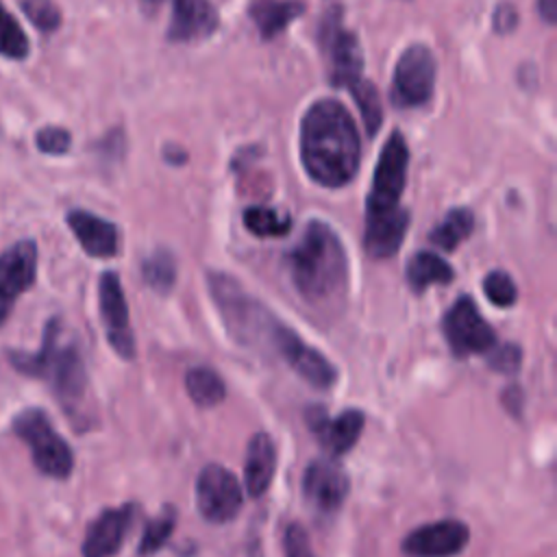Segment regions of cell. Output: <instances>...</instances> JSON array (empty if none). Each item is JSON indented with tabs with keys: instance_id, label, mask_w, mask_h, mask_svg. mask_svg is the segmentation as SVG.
I'll return each mask as SVG.
<instances>
[{
	"instance_id": "cell-1",
	"label": "cell",
	"mask_w": 557,
	"mask_h": 557,
	"mask_svg": "<svg viewBox=\"0 0 557 557\" xmlns=\"http://www.w3.org/2000/svg\"><path fill=\"white\" fill-rule=\"evenodd\" d=\"M359 131L339 100H315L300 122V161L322 187H344L359 170Z\"/></svg>"
},
{
	"instance_id": "cell-2",
	"label": "cell",
	"mask_w": 557,
	"mask_h": 557,
	"mask_svg": "<svg viewBox=\"0 0 557 557\" xmlns=\"http://www.w3.org/2000/svg\"><path fill=\"white\" fill-rule=\"evenodd\" d=\"M207 283L226 331L239 344L263 355H274L292 370L309 352L311 346L283 320H278L263 302L244 292L233 276L209 272Z\"/></svg>"
},
{
	"instance_id": "cell-3",
	"label": "cell",
	"mask_w": 557,
	"mask_h": 557,
	"mask_svg": "<svg viewBox=\"0 0 557 557\" xmlns=\"http://www.w3.org/2000/svg\"><path fill=\"white\" fill-rule=\"evenodd\" d=\"M285 261L292 285L307 305L318 309L342 305L348 287V259L329 224L311 220Z\"/></svg>"
},
{
	"instance_id": "cell-4",
	"label": "cell",
	"mask_w": 557,
	"mask_h": 557,
	"mask_svg": "<svg viewBox=\"0 0 557 557\" xmlns=\"http://www.w3.org/2000/svg\"><path fill=\"white\" fill-rule=\"evenodd\" d=\"M11 366L24 376L46 381L74 424H87V370L83 352L76 339L65 337L63 326L57 318L44 326V339L39 350L9 352Z\"/></svg>"
},
{
	"instance_id": "cell-5",
	"label": "cell",
	"mask_w": 557,
	"mask_h": 557,
	"mask_svg": "<svg viewBox=\"0 0 557 557\" xmlns=\"http://www.w3.org/2000/svg\"><path fill=\"white\" fill-rule=\"evenodd\" d=\"M13 433L28 446L30 459L41 474L52 479H67L72 474L74 453L41 409H22L13 418Z\"/></svg>"
},
{
	"instance_id": "cell-6",
	"label": "cell",
	"mask_w": 557,
	"mask_h": 557,
	"mask_svg": "<svg viewBox=\"0 0 557 557\" xmlns=\"http://www.w3.org/2000/svg\"><path fill=\"white\" fill-rule=\"evenodd\" d=\"M435 59L424 44H411L396 61L392 76V102L403 109L422 107L431 100L435 87Z\"/></svg>"
},
{
	"instance_id": "cell-7",
	"label": "cell",
	"mask_w": 557,
	"mask_h": 557,
	"mask_svg": "<svg viewBox=\"0 0 557 557\" xmlns=\"http://www.w3.org/2000/svg\"><path fill=\"white\" fill-rule=\"evenodd\" d=\"M442 331L455 357L487 355L496 346V333L485 322L470 296H459L444 313Z\"/></svg>"
},
{
	"instance_id": "cell-8",
	"label": "cell",
	"mask_w": 557,
	"mask_h": 557,
	"mask_svg": "<svg viewBox=\"0 0 557 557\" xmlns=\"http://www.w3.org/2000/svg\"><path fill=\"white\" fill-rule=\"evenodd\" d=\"M407 168H409L407 141L400 133H392L374 168L372 187L366 200V213H381L398 207V200L407 183Z\"/></svg>"
},
{
	"instance_id": "cell-9",
	"label": "cell",
	"mask_w": 557,
	"mask_h": 557,
	"mask_svg": "<svg viewBox=\"0 0 557 557\" xmlns=\"http://www.w3.org/2000/svg\"><path fill=\"white\" fill-rule=\"evenodd\" d=\"M320 48L326 61L329 81L335 87H350L361 78L363 54L357 37L346 30L339 22V11H331L324 15L320 28Z\"/></svg>"
},
{
	"instance_id": "cell-10",
	"label": "cell",
	"mask_w": 557,
	"mask_h": 557,
	"mask_svg": "<svg viewBox=\"0 0 557 557\" xmlns=\"http://www.w3.org/2000/svg\"><path fill=\"white\" fill-rule=\"evenodd\" d=\"M244 503L239 481L220 463H209L196 481V505L205 520L222 524L233 520Z\"/></svg>"
},
{
	"instance_id": "cell-11",
	"label": "cell",
	"mask_w": 557,
	"mask_h": 557,
	"mask_svg": "<svg viewBox=\"0 0 557 557\" xmlns=\"http://www.w3.org/2000/svg\"><path fill=\"white\" fill-rule=\"evenodd\" d=\"M98 302H100V318L107 333L111 348L122 359L135 357V337L128 318V305L122 292L120 276L115 272H104L98 283Z\"/></svg>"
},
{
	"instance_id": "cell-12",
	"label": "cell",
	"mask_w": 557,
	"mask_h": 557,
	"mask_svg": "<svg viewBox=\"0 0 557 557\" xmlns=\"http://www.w3.org/2000/svg\"><path fill=\"white\" fill-rule=\"evenodd\" d=\"M37 276V244L20 239L0 252V326L9 318L17 298L35 283Z\"/></svg>"
},
{
	"instance_id": "cell-13",
	"label": "cell",
	"mask_w": 557,
	"mask_h": 557,
	"mask_svg": "<svg viewBox=\"0 0 557 557\" xmlns=\"http://www.w3.org/2000/svg\"><path fill=\"white\" fill-rule=\"evenodd\" d=\"M470 540V529L453 518L413 529L400 544L407 557H455Z\"/></svg>"
},
{
	"instance_id": "cell-14",
	"label": "cell",
	"mask_w": 557,
	"mask_h": 557,
	"mask_svg": "<svg viewBox=\"0 0 557 557\" xmlns=\"http://www.w3.org/2000/svg\"><path fill=\"white\" fill-rule=\"evenodd\" d=\"M350 490L348 474L331 459H315L307 466L302 476L305 500L320 513H335Z\"/></svg>"
},
{
	"instance_id": "cell-15",
	"label": "cell",
	"mask_w": 557,
	"mask_h": 557,
	"mask_svg": "<svg viewBox=\"0 0 557 557\" xmlns=\"http://www.w3.org/2000/svg\"><path fill=\"white\" fill-rule=\"evenodd\" d=\"M307 424L318 435L324 450L333 457H339L357 444L366 424V416L359 409H344L339 416L329 418L322 407H309Z\"/></svg>"
},
{
	"instance_id": "cell-16",
	"label": "cell",
	"mask_w": 557,
	"mask_h": 557,
	"mask_svg": "<svg viewBox=\"0 0 557 557\" xmlns=\"http://www.w3.org/2000/svg\"><path fill=\"white\" fill-rule=\"evenodd\" d=\"M135 518V505L126 503L120 507L104 509L89 527L83 540V557H113Z\"/></svg>"
},
{
	"instance_id": "cell-17",
	"label": "cell",
	"mask_w": 557,
	"mask_h": 557,
	"mask_svg": "<svg viewBox=\"0 0 557 557\" xmlns=\"http://www.w3.org/2000/svg\"><path fill=\"white\" fill-rule=\"evenodd\" d=\"M409 226V213L403 207L366 213L363 248L372 259H389L398 252Z\"/></svg>"
},
{
	"instance_id": "cell-18",
	"label": "cell",
	"mask_w": 557,
	"mask_h": 557,
	"mask_svg": "<svg viewBox=\"0 0 557 557\" xmlns=\"http://www.w3.org/2000/svg\"><path fill=\"white\" fill-rule=\"evenodd\" d=\"M67 226L72 228L74 237L78 239L81 248L89 257L98 259H109L117 255L120 248V233L117 226L100 215H94L83 209H72L67 213Z\"/></svg>"
},
{
	"instance_id": "cell-19",
	"label": "cell",
	"mask_w": 557,
	"mask_h": 557,
	"mask_svg": "<svg viewBox=\"0 0 557 557\" xmlns=\"http://www.w3.org/2000/svg\"><path fill=\"white\" fill-rule=\"evenodd\" d=\"M218 11L209 0H174L168 24L170 41H196L213 35Z\"/></svg>"
},
{
	"instance_id": "cell-20",
	"label": "cell",
	"mask_w": 557,
	"mask_h": 557,
	"mask_svg": "<svg viewBox=\"0 0 557 557\" xmlns=\"http://www.w3.org/2000/svg\"><path fill=\"white\" fill-rule=\"evenodd\" d=\"M276 470V446L272 437L263 431L255 433L246 446L244 463V485L248 496L259 498L268 492Z\"/></svg>"
},
{
	"instance_id": "cell-21",
	"label": "cell",
	"mask_w": 557,
	"mask_h": 557,
	"mask_svg": "<svg viewBox=\"0 0 557 557\" xmlns=\"http://www.w3.org/2000/svg\"><path fill=\"white\" fill-rule=\"evenodd\" d=\"M302 11L305 4L300 0H252L248 7V15L263 39L276 37Z\"/></svg>"
},
{
	"instance_id": "cell-22",
	"label": "cell",
	"mask_w": 557,
	"mask_h": 557,
	"mask_svg": "<svg viewBox=\"0 0 557 557\" xmlns=\"http://www.w3.org/2000/svg\"><path fill=\"white\" fill-rule=\"evenodd\" d=\"M407 283L416 294H422L429 285H448L455 278L453 268L440 255L420 250L407 261Z\"/></svg>"
},
{
	"instance_id": "cell-23",
	"label": "cell",
	"mask_w": 557,
	"mask_h": 557,
	"mask_svg": "<svg viewBox=\"0 0 557 557\" xmlns=\"http://www.w3.org/2000/svg\"><path fill=\"white\" fill-rule=\"evenodd\" d=\"M474 228V215L470 209H450L444 220L429 233V242L442 250H455Z\"/></svg>"
},
{
	"instance_id": "cell-24",
	"label": "cell",
	"mask_w": 557,
	"mask_h": 557,
	"mask_svg": "<svg viewBox=\"0 0 557 557\" xmlns=\"http://www.w3.org/2000/svg\"><path fill=\"white\" fill-rule=\"evenodd\" d=\"M185 389L198 407H213V405L222 403L226 396V387H224V381L220 379V374L205 366L187 370Z\"/></svg>"
},
{
	"instance_id": "cell-25",
	"label": "cell",
	"mask_w": 557,
	"mask_h": 557,
	"mask_svg": "<svg viewBox=\"0 0 557 557\" xmlns=\"http://www.w3.org/2000/svg\"><path fill=\"white\" fill-rule=\"evenodd\" d=\"M244 224L257 237H278L292 228L289 215L270 207H248L244 211Z\"/></svg>"
},
{
	"instance_id": "cell-26",
	"label": "cell",
	"mask_w": 557,
	"mask_h": 557,
	"mask_svg": "<svg viewBox=\"0 0 557 557\" xmlns=\"http://www.w3.org/2000/svg\"><path fill=\"white\" fill-rule=\"evenodd\" d=\"M348 89L352 91V98L359 107V113L363 117V126H366L368 135L374 137L381 126V120H383V107H381V96H379L376 87L370 81L359 78Z\"/></svg>"
},
{
	"instance_id": "cell-27",
	"label": "cell",
	"mask_w": 557,
	"mask_h": 557,
	"mask_svg": "<svg viewBox=\"0 0 557 557\" xmlns=\"http://www.w3.org/2000/svg\"><path fill=\"white\" fill-rule=\"evenodd\" d=\"M141 274L146 278V283L154 289V292H170L174 281H176V261L172 257V252L168 250H154L141 265Z\"/></svg>"
},
{
	"instance_id": "cell-28",
	"label": "cell",
	"mask_w": 557,
	"mask_h": 557,
	"mask_svg": "<svg viewBox=\"0 0 557 557\" xmlns=\"http://www.w3.org/2000/svg\"><path fill=\"white\" fill-rule=\"evenodd\" d=\"M174 527H176V511L172 507H165L157 518H152L144 527V535L139 540V555L148 557V555L161 550V546L172 535Z\"/></svg>"
},
{
	"instance_id": "cell-29",
	"label": "cell",
	"mask_w": 557,
	"mask_h": 557,
	"mask_svg": "<svg viewBox=\"0 0 557 557\" xmlns=\"http://www.w3.org/2000/svg\"><path fill=\"white\" fill-rule=\"evenodd\" d=\"M0 54L7 59H24L28 54V37L20 22L0 4Z\"/></svg>"
},
{
	"instance_id": "cell-30",
	"label": "cell",
	"mask_w": 557,
	"mask_h": 557,
	"mask_svg": "<svg viewBox=\"0 0 557 557\" xmlns=\"http://www.w3.org/2000/svg\"><path fill=\"white\" fill-rule=\"evenodd\" d=\"M483 292L490 298V302L496 307H511L518 300L516 283L503 270H494L483 278Z\"/></svg>"
},
{
	"instance_id": "cell-31",
	"label": "cell",
	"mask_w": 557,
	"mask_h": 557,
	"mask_svg": "<svg viewBox=\"0 0 557 557\" xmlns=\"http://www.w3.org/2000/svg\"><path fill=\"white\" fill-rule=\"evenodd\" d=\"M22 11L44 33H52L61 24V11L52 0H22Z\"/></svg>"
},
{
	"instance_id": "cell-32",
	"label": "cell",
	"mask_w": 557,
	"mask_h": 557,
	"mask_svg": "<svg viewBox=\"0 0 557 557\" xmlns=\"http://www.w3.org/2000/svg\"><path fill=\"white\" fill-rule=\"evenodd\" d=\"M35 144L46 154H65L72 146V135L61 126H44L37 131Z\"/></svg>"
},
{
	"instance_id": "cell-33",
	"label": "cell",
	"mask_w": 557,
	"mask_h": 557,
	"mask_svg": "<svg viewBox=\"0 0 557 557\" xmlns=\"http://www.w3.org/2000/svg\"><path fill=\"white\" fill-rule=\"evenodd\" d=\"M490 366L503 374H513L522 363V352L516 344H500L487 352Z\"/></svg>"
},
{
	"instance_id": "cell-34",
	"label": "cell",
	"mask_w": 557,
	"mask_h": 557,
	"mask_svg": "<svg viewBox=\"0 0 557 557\" xmlns=\"http://www.w3.org/2000/svg\"><path fill=\"white\" fill-rule=\"evenodd\" d=\"M283 546H285V557H315L309 535L305 531L302 524L292 522L285 529V537H283Z\"/></svg>"
},
{
	"instance_id": "cell-35",
	"label": "cell",
	"mask_w": 557,
	"mask_h": 557,
	"mask_svg": "<svg viewBox=\"0 0 557 557\" xmlns=\"http://www.w3.org/2000/svg\"><path fill=\"white\" fill-rule=\"evenodd\" d=\"M516 24H518V13H516V9H513L509 2L498 4L496 13H494V28H496L498 33H509V30L516 28Z\"/></svg>"
},
{
	"instance_id": "cell-36",
	"label": "cell",
	"mask_w": 557,
	"mask_h": 557,
	"mask_svg": "<svg viewBox=\"0 0 557 557\" xmlns=\"http://www.w3.org/2000/svg\"><path fill=\"white\" fill-rule=\"evenodd\" d=\"M537 13L544 22L553 24L557 20V0H537Z\"/></svg>"
},
{
	"instance_id": "cell-37",
	"label": "cell",
	"mask_w": 557,
	"mask_h": 557,
	"mask_svg": "<svg viewBox=\"0 0 557 557\" xmlns=\"http://www.w3.org/2000/svg\"><path fill=\"white\" fill-rule=\"evenodd\" d=\"M150 2H157V0H150Z\"/></svg>"
}]
</instances>
